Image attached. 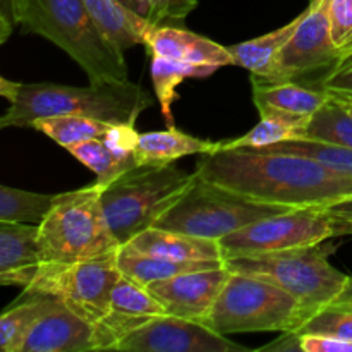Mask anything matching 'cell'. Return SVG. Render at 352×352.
Returning a JSON list of instances; mask_svg holds the SVG:
<instances>
[{
  "instance_id": "obj_9",
  "label": "cell",
  "mask_w": 352,
  "mask_h": 352,
  "mask_svg": "<svg viewBox=\"0 0 352 352\" xmlns=\"http://www.w3.org/2000/svg\"><path fill=\"white\" fill-rule=\"evenodd\" d=\"M117 253L78 263H41L24 294H48L91 323L107 315L113 287L122 277Z\"/></svg>"
},
{
  "instance_id": "obj_22",
  "label": "cell",
  "mask_w": 352,
  "mask_h": 352,
  "mask_svg": "<svg viewBox=\"0 0 352 352\" xmlns=\"http://www.w3.org/2000/svg\"><path fill=\"white\" fill-rule=\"evenodd\" d=\"M24 298L19 305L2 313L0 346L3 352H23L24 342L38 322L60 302L48 294H24Z\"/></svg>"
},
{
  "instance_id": "obj_5",
  "label": "cell",
  "mask_w": 352,
  "mask_h": 352,
  "mask_svg": "<svg viewBox=\"0 0 352 352\" xmlns=\"http://www.w3.org/2000/svg\"><path fill=\"white\" fill-rule=\"evenodd\" d=\"M195 172L174 165H138L102 186V206L120 246L155 226L191 184Z\"/></svg>"
},
{
  "instance_id": "obj_11",
  "label": "cell",
  "mask_w": 352,
  "mask_h": 352,
  "mask_svg": "<svg viewBox=\"0 0 352 352\" xmlns=\"http://www.w3.org/2000/svg\"><path fill=\"white\" fill-rule=\"evenodd\" d=\"M330 6L332 0L309 2L308 9L302 10L298 30L277 55L270 72L265 78H251V81L302 82V78L315 72H322L325 78L342 57L332 38Z\"/></svg>"
},
{
  "instance_id": "obj_32",
  "label": "cell",
  "mask_w": 352,
  "mask_h": 352,
  "mask_svg": "<svg viewBox=\"0 0 352 352\" xmlns=\"http://www.w3.org/2000/svg\"><path fill=\"white\" fill-rule=\"evenodd\" d=\"M298 333H325L352 342V308L329 305L306 320Z\"/></svg>"
},
{
  "instance_id": "obj_26",
  "label": "cell",
  "mask_w": 352,
  "mask_h": 352,
  "mask_svg": "<svg viewBox=\"0 0 352 352\" xmlns=\"http://www.w3.org/2000/svg\"><path fill=\"white\" fill-rule=\"evenodd\" d=\"M69 153L95 172L98 184L107 186L131 168L138 167L136 157L122 155L103 140H89L67 148Z\"/></svg>"
},
{
  "instance_id": "obj_43",
  "label": "cell",
  "mask_w": 352,
  "mask_h": 352,
  "mask_svg": "<svg viewBox=\"0 0 352 352\" xmlns=\"http://www.w3.org/2000/svg\"><path fill=\"white\" fill-rule=\"evenodd\" d=\"M340 100V98H339ZM340 102L344 103V105H346V109L349 110V112L352 113V100H340Z\"/></svg>"
},
{
  "instance_id": "obj_21",
  "label": "cell",
  "mask_w": 352,
  "mask_h": 352,
  "mask_svg": "<svg viewBox=\"0 0 352 352\" xmlns=\"http://www.w3.org/2000/svg\"><path fill=\"white\" fill-rule=\"evenodd\" d=\"M105 36L120 48L129 50L134 45H144L153 23L127 9L120 0H82Z\"/></svg>"
},
{
  "instance_id": "obj_20",
  "label": "cell",
  "mask_w": 352,
  "mask_h": 352,
  "mask_svg": "<svg viewBox=\"0 0 352 352\" xmlns=\"http://www.w3.org/2000/svg\"><path fill=\"white\" fill-rule=\"evenodd\" d=\"M217 143L208 140H199L184 131L168 126L164 131H148L140 133L136 144L138 165H172L175 160L188 155H206L215 150Z\"/></svg>"
},
{
  "instance_id": "obj_39",
  "label": "cell",
  "mask_w": 352,
  "mask_h": 352,
  "mask_svg": "<svg viewBox=\"0 0 352 352\" xmlns=\"http://www.w3.org/2000/svg\"><path fill=\"white\" fill-rule=\"evenodd\" d=\"M260 351H301V339H299L298 332H284L280 339L263 346Z\"/></svg>"
},
{
  "instance_id": "obj_44",
  "label": "cell",
  "mask_w": 352,
  "mask_h": 352,
  "mask_svg": "<svg viewBox=\"0 0 352 352\" xmlns=\"http://www.w3.org/2000/svg\"><path fill=\"white\" fill-rule=\"evenodd\" d=\"M349 54H352V52H349ZM349 54H346V55H349ZM346 55H344V57H346Z\"/></svg>"
},
{
  "instance_id": "obj_24",
  "label": "cell",
  "mask_w": 352,
  "mask_h": 352,
  "mask_svg": "<svg viewBox=\"0 0 352 352\" xmlns=\"http://www.w3.org/2000/svg\"><path fill=\"white\" fill-rule=\"evenodd\" d=\"M117 265H119L120 274L146 287L148 284L167 280V278L186 274V272L222 267L226 265V261H174L167 260V258L133 253L120 246L119 253H117Z\"/></svg>"
},
{
  "instance_id": "obj_37",
  "label": "cell",
  "mask_w": 352,
  "mask_h": 352,
  "mask_svg": "<svg viewBox=\"0 0 352 352\" xmlns=\"http://www.w3.org/2000/svg\"><path fill=\"white\" fill-rule=\"evenodd\" d=\"M327 213L333 219L336 223V236L352 234V198L340 199L333 205L325 206Z\"/></svg>"
},
{
  "instance_id": "obj_33",
  "label": "cell",
  "mask_w": 352,
  "mask_h": 352,
  "mask_svg": "<svg viewBox=\"0 0 352 352\" xmlns=\"http://www.w3.org/2000/svg\"><path fill=\"white\" fill-rule=\"evenodd\" d=\"M330 19H332L333 43L344 57L352 52V0H332Z\"/></svg>"
},
{
  "instance_id": "obj_12",
  "label": "cell",
  "mask_w": 352,
  "mask_h": 352,
  "mask_svg": "<svg viewBox=\"0 0 352 352\" xmlns=\"http://www.w3.org/2000/svg\"><path fill=\"white\" fill-rule=\"evenodd\" d=\"M116 351L120 352H248L241 346L217 333L205 323L160 315L124 337Z\"/></svg>"
},
{
  "instance_id": "obj_18",
  "label": "cell",
  "mask_w": 352,
  "mask_h": 352,
  "mask_svg": "<svg viewBox=\"0 0 352 352\" xmlns=\"http://www.w3.org/2000/svg\"><path fill=\"white\" fill-rule=\"evenodd\" d=\"M144 47L148 48L150 55H160L174 60L217 67L232 65L229 48L184 28L153 24L146 34Z\"/></svg>"
},
{
  "instance_id": "obj_41",
  "label": "cell",
  "mask_w": 352,
  "mask_h": 352,
  "mask_svg": "<svg viewBox=\"0 0 352 352\" xmlns=\"http://www.w3.org/2000/svg\"><path fill=\"white\" fill-rule=\"evenodd\" d=\"M332 305L344 306V308H352V277H349L344 291L340 292V296L332 302Z\"/></svg>"
},
{
  "instance_id": "obj_42",
  "label": "cell",
  "mask_w": 352,
  "mask_h": 352,
  "mask_svg": "<svg viewBox=\"0 0 352 352\" xmlns=\"http://www.w3.org/2000/svg\"><path fill=\"white\" fill-rule=\"evenodd\" d=\"M332 96H336V98H340V100H352V91L342 93V95H332Z\"/></svg>"
},
{
  "instance_id": "obj_38",
  "label": "cell",
  "mask_w": 352,
  "mask_h": 352,
  "mask_svg": "<svg viewBox=\"0 0 352 352\" xmlns=\"http://www.w3.org/2000/svg\"><path fill=\"white\" fill-rule=\"evenodd\" d=\"M21 0H0V43H6L19 24Z\"/></svg>"
},
{
  "instance_id": "obj_35",
  "label": "cell",
  "mask_w": 352,
  "mask_h": 352,
  "mask_svg": "<svg viewBox=\"0 0 352 352\" xmlns=\"http://www.w3.org/2000/svg\"><path fill=\"white\" fill-rule=\"evenodd\" d=\"M320 88L329 91L330 95H342V93L352 91V54L340 58L339 64L320 82Z\"/></svg>"
},
{
  "instance_id": "obj_8",
  "label": "cell",
  "mask_w": 352,
  "mask_h": 352,
  "mask_svg": "<svg viewBox=\"0 0 352 352\" xmlns=\"http://www.w3.org/2000/svg\"><path fill=\"white\" fill-rule=\"evenodd\" d=\"M226 265L230 272L263 278L284 289L301 302L308 320L316 311L332 305L349 280V275L337 270L327 260L320 244L263 256L232 258Z\"/></svg>"
},
{
  "instance_id": "obj_2",
  "label": "cell",
  "mask_w": 352,
  "mask_h": 352,
  "mask_svg": "<svg viewBox=\"0 0 352 352\" xmlns=\"http://www.w3.org/2000/svg\"><path fill=\"white\" fill-rule=\"evenodd\" d=\"M0 93L10 103L0 119V127H31L34 120L57 116L136 124L138 117L153 105L150 93L129 79L67 86L55 82H14L0 78Z\"/></svg>"
},
{
  "instance_id": "obj_28",
  "label": "cell",
  "mask_w": 352,
  "mask_h": 352,
  "mask_svg": "<svg viewBox=\"0 0 352 352\" xmlns=\"http://www.w3.org/2000/svg\"><path fill=\"white\" fill-rule=\"evenodd\" d=\"M305 140L352 148V113L336 96L329 100L306 126Z\"/></svg>"
},
{
  "instance_id": "obj_45",
  "label": "cell",
  "mask_w": 352,
  "mask_h": 352,
  "mask_svg": "<svg viewBox=\"0 0 352 352\" xmlns=\"http://www.w3.org/2000/svg\"><path fill=\"white\" fill-rule=\"evenodd\" d=\"M309 2H316V0H309Z\"/></svg>"
},
{
  "instance_id": "obj_19",
  "label": "cell",
  "mask_w": 352,
  "mask_h": 352,
  "mask_svg": "<svg viewBox=\"0 0 352 352\" xmlns=\"http://www.w3.org/2000/svg\"><path fill=\"white\" fill-rule=\"evenodd\" d=\"M122 248L133 253L174 261H226L220 241L203 239L177 230L150 227Z\"/></svg>"
},
{
  "instance_id": "obj_13",
  "label": "cell",
  "mask_w": 352,
  "mask_h": 352,
  "mask_svg": "<svg viewBox=\"0 0 352 352\" xmlns=\"http://www.w3.org/2000/svg\"><path fill=\"white\" fill-rule=\"evenodd\" d=\"M229 275L227 265H222L206 270L186 272L167 280L148 284L146 287L164 306L167 315L205 323Z\"/></svg>"
},
{
  "instance_id": "obj_4",
  "label": "cell",
  "mask_w": 352,
  "mask_h": 352,
  "mask_svg": "<svg viewBox=\"0 0 352 352\" xmlns=\"http://www.w3.org/2000/svg\"><path fill=\"white\" fill-rule=\"evenodd\" d=\"M38 229L41 263H78L120 250L103 213L98 182L55 196Z\"/></svg>"
},
{
  "instance_id": "obj_34",
  "label": "cell",
  "mask_w": 352,
  "mask_h": 352,
  "mask_svg": "<svg viewBox=\"0 0 352 352\" xmlns=\"http://www.w3.org/2000/svg\"><path fill=\"white\" fill-rule=\"evenodd\" d=\"M151 23L164 24L165 21H182L196 9L198 0H150Z\"/></svg>"
},
{
  "instance_id": "obj_40",
  "label": "cell",
  "mask_w": 352,
  "mask_h": 352,
  "mask_svg": "<svg viewBox=\"0 0 352 352\" xmlns=\"http://www.w3.org/2000/svg\"><path fill=\"white\" fill-rule=\"evenodd\" d=\"M127 9H131L133 12L140 14V16L146 17L151 23V3L150 0H120Z\"/></svg>"
},
{
  "instance_id": "obj_14",
  "label": "cell",
  "mask_w": 352,
  "mask_h": 352,
  "mask_svg": "<svg viewBox=\"0 0 352 352\" xmlns=\"http://www.w3.org/2000/svg\"><path fill=\"white\" fill-rule=\"evenodd\" d=\"M160 315L167 313L148 287L122 275L113 287L109 311L95 323L96 349L116 351L124 337Z\"/></svg>"
},
{
  "instance_id": "obj_30",
  "label": "cell",
  "mask_w": 352,
  "mask_h": 352,
  "mask_svg": "<svg viewBox=\"0 0 352 352\" xmlns=\"http://www.w3.org/2000/svg\"><path fill=\"white\" fill-rule=\"evenodd\" d=\"M253 150L268 151V153H292L315 158L320 164L327 165V167L333 168V170L352 175V148L347 146H339V144L322 143V141L313 140H296L272 144V146L253 148Z\"/></svg>"
},
{
  "instance_id": "obj_3",
  "label": "cell",
  "mask_w": 352,
  "mask_h": 352,
  "mask_svg": "<svg viewBox=\"0 0 352 352\" xmlns=\"http://www.w3.org/2000/svg\"><path fill=\"white\" fill-rule=\"evenodd\" d=\"M19 26L62 48L89 82L129 79L124 52L100 30L82 0H21Z\"/></svg>"
},
{
  "instance_id": "obj_17",
  "label": "cell",
  "mask_w": 352,
  "mask_h": 352,
  "mask_svg": "<svg viewBox=\"0 0 352 352\" xmlns=\"http://www.w3.org/2000/svg\"><path fill=\"white\" fill-rule=\"evenodd\" d=\"M38 223L0 222V284L28 289L41 265Z\"/></svg>"
},
{
  "instance_id": "obj_23",
  "label": "cell",
  "mask_w": 352,
  "mask_h": 352,
  "mask_svg": "<svg viewBox=\"0 0 352 352\" xmlns=\"http://www.w3.org/2000/svg\"><path fill=\"white\" fill-rule=\"evenodd\" d=\"M301 17L302 14H299L291 23L272 31V33L227 47L230 57H232V65L248 69L251 72V78H265L270 72L277 55L296 33L299 23H301Z\"/></svg>"
},
{
  "instance_id": "obj_16",
  "label": "cell",
  "mask_w": 352,
  "mask_h": 352,
  "mask_svg": "<svg viewBox=\"0 0 352 352\" xmlns=\"http://www.w3.org/2000/svg\"><path fill=\"white\" fill-rule=\"evenodd\" d=\"M95 323L58 302L28 336L23 352H96Z\"/></svg>"
},
{
  "instance_id": "obj_27",
  "label": "cell",
  "mask_w": 352,
  "mask_h": 352,
  "mask_svg": "<svg viewBox=\"0 0 352 352\" xmlns=\"http://www.w3.org/2000/svg\"><path fill=\"white\" fill-rule=\"evenodd\" d=\"M112 122H105L91 117L79 116H57L38 119L33 122V129L43 133L50 140H54L58 146L65 148L74 144L85 143L89 140H102L110 129Z\"/></svg>"
},
{
  "instance_id": "obj_1",
  "label": "cell",
  "mask_w": 352,
  "mask_h": 352,
  "mask_svg": "<svg viewBox=\"0 0 352 352\" xmlns=\"http://www.w3.org/2000/svg\"><path fill=\"white\" fill-rule=\"evenodd\" d=\"M196 172L248 198L285 208H325L352 198V175L301 155L215 146L201 155Z\"/></svg>"
},
{
  "instance_id": "obj_31",
  "label": "cell",
  "mask_w": 352,
  "mask_h": 352,
  "mask_svg": "<svg viewBox=\"0 0 352 352\" xmlns=\"http://www.w3.org/2000/svg\"><path fill=\"white\" fill-rule=\"evenodd\" d=\"M305 140V133L296 127L282 124L274 119H260V122L246 133L244 136L236 138V140L220 141L217 143L219 148H263L272 146V144L284 143V141Z\"/></svg>"
},
{
  "instance_id": "obj_6",
  "label": "cell",
  "mask_w": 352,
  "mask_h": 352,
  "mask_svg": "<svg viewBox=\"0 0 352 352\" xmlns=\"http://www.w3.org/2000/svg\"><path fill=\"white\" fill-rule=\"evenodd\" d=\"M308 320L301 302L272 282L230 272L205 325L222 336L296 332Z\"/></svg>"
},
{
  "instance_id": "obj_36",
  "label": "cell",
  "mask_w": 352,
  "mask_h": 352,
  "mask_svg": "<svg viewBox=\"0 0 352 352\" xmlns=\"http://www.w3.org/2000/svg\"><path fill=\"white\" fill-rule=\"evenodd\" d=\"M301 352H352V342L325 333H299Z\"/></svg>"
},
{
  "instance_id": "obj_7",
  "label": "cell",
  "mask_w": 352,
  "mask_h": 352,
  "mask_svg": "<svg viewBox=\"0 0 352 352\" xmlns=\"http://www.w3.org/2000/svg\"><path fill=\"white\" fill-rule=\"evenodd\" d=\"M285 206L267 205L241 192L215 184L195 170L191 184L153 227L220 241L229 234L267 217L287 212Z\"/></svg>"
},
{
  "instance_id": "obj_15",
  "label": "cell",
  "mask_w": 352,
  "mask_h": 352,
  "mask_svg": "<svg viewBox=\"0 0 352 352\" xmlns=\"http://www.w3.org/2000/svg\"><path fill=\"white\" fill-rule=\"evenodd\" d=\"M253 85V102L260 119H274L305 131L311 117L332 98L323 88H311L298 81L260 82Z\"/></svg>"
},
{
  "instance_id": "obj_29",
  "label": "cell",
  "mask_w": 352,
  "mask_h": 352,
  "mask_svg": "<svg viewBox=\"0 0 352 352\" xmlns=\"http://www.w3.org/2000/svg\"><path fill=\"white\" fill-rule=\"evenodd\" d=\"M55 196L0 186V222L40 226L54 206Z\"/></svg>"
},
{
  "instance_id": "obj_10",
  "label": "cell",
  "mask_w": 352,
  "mask_h": 352,
  "mask_svg": "<svg viewBox=\"0 0 352 352\" xmlns=\"http://www.w3.org/2000/svg\"><path fill=\"white\" fill-rule=\"evenodd\" d=\"M333 236L336 223L325 210L292 208L229 234L220 239V248L227 261L315 246Z\"/></svg>"
},
{
  "instance_id": "obj_25",
  "label": "cell",
  "mask_w": 352,
  "mask_h": 352,
  "mask_svg": "<svg viewBox=\"0 0 352 352\" xmlns=\"http://www.w3.org/2000/svg\"><path fill=\"white\" fill-rule=\"evenodd\" d=\"M217 65L191 64V62L174 60V58L151 55L150 74L153 82L155 96L160 103L162 116H164L167 126H174V116H172V103L177 98V91L181 82L189 78H206L217 71Z\"/></svg>"
}]
</instances>
